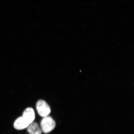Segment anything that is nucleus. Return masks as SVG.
<instances>
[{
    "label": "nucleus",
    "mask_w": 134,
    "mask_h": 134,
    "mask_svg": "<svg viewBox=\"0 0 134 134\" xmlns=\"http://www.w3.org/2000/svg\"><path fill=\"white\" fill-rule=\"evenodd\" d=\"M30 124L23 116L17 119L14 123V128L16 129L21 130L27 128Z\"/></svg>",
    "instance_id": "20e7f679"
},
{
    "label": "nucleus",
    "mask_w": 134,
    "mask_h": 134,
    "mask_svg": "<svg viewBox=\"0 0 134 134\" xmlns=\"http://www.w3.org/2000/svg\"><path fill=\"white\" fill-rule=\"evenodd\" d=\"M23 117L29 124L33 122L35 118L34 110L32 108H28L25 110L23 113Z\"/></svg>",
    "instance_id": "7ed1b4c3"
},
{
    "label": "nucleus",
    "mask_w": 134,
    "mask_h": 134,
    "mask_svg": "<svg viewBox=\"0 0 134 134\" xmlns=\"http://www.w3.org/2000/svg\"><path fill=\"white\" fill-rule=\"evenodd\" d=\"M36 109L38 114L41 117L48 116L51 113L50 107L46 101L39 100L37 103Z\"/></svg>",
    "instance_id": "f03ea898"
},
{
    "label": "nucleus",
    "mask_w": 134,
    "mask_h": 134,
    "mask_svg": "<svg viewBox=\"0 0 134 134\" xmlns=\"http://www.w3.org/2000/svg\"><path fill=\"white\" fill-rule=\"evenodd\" d=\"M56 125L55 121L50 116L44 117L41 122V130L46 133H49L54 130Z\"/></svg>",
    "instance_id": "f257e3e1"
},
{
    "label": "nucleus",
    "mask_w": 134,
    "mask_h": 134,
    "mask_svg": "<svg viewBox=\"0 0 134 134\" xmlns=\"http://www.w3.org/2000/svg\"><path fill=\"white\" fill-rule=\"evenodd\" d=\"M27 132L30 134H42V131L38 124L32 122L27 127Z\"/></svg>",
    "instance_id": "39448f33"
}]
</instances>
